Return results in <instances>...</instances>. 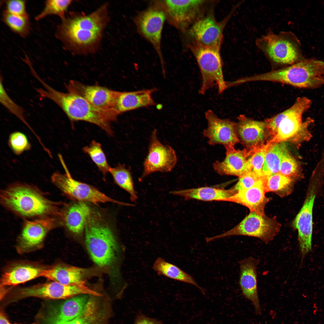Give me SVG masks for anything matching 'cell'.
I'll list each match as a JSON object with an SVG mask.
<instances>
[{
  "instance_id": "cell-24",
  "label": "cell",
  "mask_w": 324,
  "mask_h": 324,
  "mask_svg": "<svg viewBox=\"0 0 324 324\" xmlns=\"http://www.w3.org/2000/svg\"><path fill=\"white\" fill-rule=\"evenodd\" d=\"M156 88L132 92H118L114 110L119 116L129 111L156 105L152 94Z\"/></svg>"
},
{
  "instance_id": "cell-42",
  "label": "cell",
  "mask_w": 324,
  "mask_h": 324,
  "mask_svg": "<svg viewBox=\"0 0 324 324\" xmlns=\"http://www.w3.org/2000/svg\"><path fill=\"white\" fill-rule=\"evenodd\" d=\"M252 171L248 172L239 178L238 182L231 189L235 194L239 191L250 188L262 178Z\"/></svg>"
},
{
  "instance_id": "cell-44",
  "label": "cell",
  "mask_w": 324,
  "mask_h": 324,
  "mask_svg": "<svg viewBox=\"0 0 324 324\" xmlns=\"http://www.w3.org/2000/svg\"><path fill=\"white\" fill-rule=\"evenodd\" d=\"M0 324H12L6 318L5 316L1 312L0 314ZM30 324H36L34 323Z\"/></svg>"
},
{
  "instance_id": "cell-13",
  "label": "cell",
  "mask_w": 324,
  "mask_h": 324,
  "mask_svg": "<svg viewBox=\"0 0 324 324\" xmlns=\"http://www.w3.org/2000/svg\"><path fill=\"white\" fill-rule=\"evenodd\" d=\"M177 162L176 152L170 146L162 143L158 139L157 131L151 132L147 154L143 163V171L138 178L141 182L151 174L156 172H171Z\"/></svg>"
},
{
  "instance_id": "cell-28",
  "label": "cell",
  "mask_w": 324,
  "mask_h": 324,
  "mask_svg": "<svg viewBox=\"0 0 324 324\" xmlns=\"http://www.w3.org/2000/svg\"><path fill=\"white\" fill-rule=\"evenodd\" d=\"M45 269L30 264L14 266L2 274L0 280L1 286H14L43 276Z\"/></svg>"
},
{
  "instance_id": "cell-9",
  "label": "cell",
  "mask_w": 324,
  "mask_h": 324,
  "mask_svg": "<svg viewBox=\"0 0 324 324\" xmlns=\"http://www.w3.org/2000/svg\"><path fill=\"white\" fill-rule=\"evenodd\" d=\"M280 224L274 218L261 215L254 212L250 213L239 224L220 234L206 238L208 242L232 236H244L258 238L266 244L273 240L280 231Z\"/></svg>"
},
{
  "instance_id": "cell-20",
  "label": "cell",
  "mask_w": 324,
  "mask_h": 324,
  "mask_svg": "<svg viewBox=\"0 0 324 324\" xmlns=\"http://www.w3.org/2000/svg\"><path fill=\"white\" fill-rule=\"evenodd\" d=\"M260 260L253 257L244 258L239 262L240 266L239 284L243 296L250 301L257 315H260L262 310L259 298L257 268Z\"/></svg>"
},
{
  "instance_id": "cell-11",
  "label": "cell",
  "mask_w": 324,
  "mask_h": 324,
  "mask_svg": "<svg viewBox=\"0 0 324 324\" xmlns=\"http://www.w3.org/2000/svg\"><path fill=\"white\" fill-rule=\"evenodd\" d=\"M320 180L317 176L312 177L304 203L292 222L293 227L298 232L302 262L312 249L313 209Z\"/></svg>"
},
{
  "instance_id": "cell-21",
  "label": "cell",
  "mask_w": 324,
  "mask_h": 324,
  "mask_svg": "<svg viewBox=\"0 0 324 324\" xmlns=\"http://www.w3.org/2000/svg\"><path fill=\"white\" fill-rule=\"evenodd\" d=\"M226 157L222 161H216L213 165L214 170L221 175L234 176L240 178L249 172L248 158L251 155L250 150L245 148L236 150L234 147L225 148Z\"/></svg>"
},
{
  "instance_id": "cell-37",
  "label": "cell",
  "mask_w": 324,
  "mask_h": 324,
  "mask_svg": "<svg viewBox=\"0 0 324 324\" xmlns=\"http://www.w3.org/2000/svg\"><path fill=\"white\" fill-rule=\"evenodd\" d=\"M0 101L1 103L10 112L18 118L30 129L35 136L39 142H41V139L35 133L25 119L23 108L14 102L7 94L3 86V79L1 75L0 77Z\"/></svg>"
},
{
  "instance_id": "cell-8",
  "label": "cell",
  "mask_w": 324,
  "mask_h": 324,
  "mask_svg": "<svg viewBox=\"0 0 324 324\" xmlns=\"http://www.w3.org/2000/svg\"><path fill=\"white\" fill-rule=\"evenodd\" d=\"M59 157L66 173H55L51 177V180L53 184L65 194L80 201L95 204L111 202L121 206H130L129 203L114 200L95 187L74 179L68 170L62 156L60 155Z\"/></svg>"
},
{
  "instance_id": "cell-12",
  "label": "cell",
  "mask_w": 324,
  "mask_h": 324,
  "mask_svg": "<svg viewBox=\"0 0 324 324\" xmlns=\"http://www.w3.org/2000/svg\"><path fill=\"white\" fill-rule=\"evenodd\" d=\"M231 13L224 19L218 21L211 10L199 18L184 33L189 42L208 46H221L223 32L231 17Z\"/></svg>"
},
{
  "instance_id": "cell-34",
  "label": "cell",
  "mask_w": 324,
  "mask_h": 324,
  "mask_svg": "<svg viewBox=\"0 0 324 324\" xmlns=\"http://www.w3.org/2000/svg\"><path fill=\"white\" fill-rule=\"evenodd\" d=\"M1 20L11 31L22 38H26L31 33L29 16L14 14L3 10Z\"/></svg>"
},
{
  "instance_id": "cell-23",
  "label": "cell",
  "mask_w": 324,
  "mask_h": 324,
  "mask_svg": "<svg viewBox=\"0 0 324 324\" xmlns=\"http://www.w3.org/2000/svg\"><path fill=\"white\" fill-rule=\"evenodd\" d=\"M90 296L82 294L67 299L50 312L46 323L68 322L76 318L84 310Z\"/></svg>"
},
{
  "instance_id": "cell-3",
  "label": "cell",
  "mask_w": 324,
  "mask_h": 324,
  "mask_svg": "<svg viewBox=\"0 0 324 324\" xmlns=\"http://www.w3.org/2000/svg\"><path fill=\"white\" fill-rule=\"evenodd\" d=\"M311 101L306 97L298 98L294 104L284 111L265 120L271 144L289 141L300 144L309 140L312 136L308 130L313 120H302L303 113L310 107Z\"/></svg>"
},
{
  "instance_id": "cell-7",
  "label": "cell",
  "mask_w": 324,
  "mask_h": 324,
  "mask_svg": "<svg viewBox=\"0 0 324 324\" xmlns=\"http://www.w3.org/2000/svg\"><path fill=\"white\" fill-rule=\"evenodd\" d=\"M255 44L267 58L276 64L291 65L304 59L300 42L290 32L276 34L269 30L257 38Z\"/></svg>"
},
{
  "instance_id": "cell-18",
  "label": "cell",
  "mask_w": 324,
  "mask_h": 324,
  "mask_svg": "<svg viewBox=\"0 0 324 324\" xmlns=\"http://www.w3.org/2000/svg\"><path fill=\"white\" fill-rule=\"evenodd\" d=\"M65 87L67 91L81 96L97 108L115 111L119 91L99 86L86 85L74 80H70Z\"/></svg>"
},
{
  "instance_id": "cell-35",
  "label": "cell",
  "mask_w": 324,
  "mask_h": 324,
  "mask_svg": "<svg viewBox=\"0 0 324 324\" xmlns=\"http://www.w3.org/2000/svg\"><path fill=\"white\" fill-rule=\"evenodd\" d=\"M72 2L70 0H46L43 9L35 16V19L39 21L48 16L55 15L62 20L66 16L67 10Z\"/></svg>"
},
{
  "instance_id": "cell-41",
  "label": "cell",
  "mask_w": 324,
  "mask_h": 324,
  "mask_svg": "<svg viewBox=\"0 0 324 324\" xmlns=\"http://www.w3.org/2000/svg\"><path fill=\"white\" fill-rule=\"evenodd\" d=\"M3 6V10L14 14L29 16L26 9V1L25 0L1 1Z\"/></svg>"
},
{
  "instance_id": "cell-29",
  "label": "cell",
  "mask_w": 324,
  "mask_h": 324,
  "mask_svg": "<svg viewBox=\"0 0 324 324\" xmlns=\"http://www.w3.org/2000/svg\"><path fill=\"white\" fill-rule=\"evenodd\" d=\"M170 194L183 197L186 200L195 199L204 201H222L235 194L231 188L229 189L212 187H202L171 191Z\"/></svg>"
},
{
  "instance_id": "cell-14",
  "label": "cell",
  "mask_w": 324,
  "mask_h": 324,
  "mask_svg": "<svg viewBox=\"0 0 324 324\" xmlns=\"http://www.w3.org/2000/svg\"><path fill=\"white\" fill-rule=\"evenodd\" d=\"M166 15L161 2H154L136 17L135 23L139 33L153 46L162 67L164 61L161 47V35Z\"/></svg>"
},
{
  "instance_id": "cell-26",
  "label": "cell",
  "mask_w": 324,
  "mask_h": 324,
  "mask_svg": "<svg viewBox=\"0 0 324 324\" xmlns=\"http://www.w3.org/2000/svg\"><path fill=\"white\" fill-rule=\"evenodd\" d=\"M91 210L84 202H79L62 209V225L72 233L80 235L84 231Z\"/></svg>"
},
{
  "instance_id": "cell-4",
  "label": "cell",
  "mask_w": 324,
  "mask_h": 324,
  "mask_svg": "<svg viewBox=\"0 0 324 324\" xmlns=\"http://www.w3.org/2000/svg\"><path fill=\"white\" fill-rule=\"evenodd\" d=\"M1 201L8 209L25 217H60L62 209L31 186L15 183L3 190Z\"/></svg>"
},
{
  "instance_id": "cell-27",
  "label": "cell",
  "mask_w": 324,
  "mask_h": 324,
  "mask_svg": "<svg viewBox=\"0 0 324 324\" xmlns=\"http://www.w3.org/2000/svg\"><path fill=\"white\" fill-rule=\"evenodd\" d=\"M91 295L82 313L74 319L68 322L46 324H99L108 319L110 314L108 305L98 298Z\"/></svg>"
},
{
  "instance_id": "cell-5",
  "label": "cell",
  "mask_w": 324,
  "mask_h": 324,
  "mask_svg": "<svg viewBox=\"0 0 324 324\" xmlns=\"http://www.w3.org/2000/svg\"><path fill=\"white\" fill-rule=\"evenodd\" d=\"M85 243L93 261L102 267H108L115 261L118 244L110 227L98 211L91 210L84 231Z\"/></svg>"
},
{
  "instance_id": "cell-31",
  "label": "cell",
  "mask_w": 324,
  "mask_h": 324,
  "mask_svg": "<svg viewBox=\"0 0 324 324\" xmlns=\"http://www.w3.org/2000/svg\"><path fill=\"white\" fill-rule=\"evenodd\" d=\"M288 151L285 142L272 144L269 146L266 154L262 168L263 177L279 172L282 158Z\"/></svg>"
},
{
  "instance_id": "cell-1",
  "label": "cell",
  "mask_w": 324,
  "mask_h": 324,
  "mask_svg": "<svg viewBox=\"0 0 324 324\" xmlns=\"http://www.w3.org/2000/svg\"><path fill=\"white\" fill-rule=\"evenodd\" d=\"M61 20L55 34L64 48L77 54L93 53L99 48L109 22L108 4L88 14L70 12Z\"/></svg>"
},
{
  "instance_id": "cell-39",
  "label": "cell",
  "mask_w": 324,
  "mask_h": 324,
  "mask_svg": "<svg viewBox=\"0 0 324 324\" xmlns=\"http://www.w3.org/2000/svg\"><path fill=\"white\" fill-rule=\"evenodd\" d=\"M271 145L267 142L264 146L255 151L248 158L247 166L248 172H253L260 177H263L262 168L267 150Z\"/></svg>"
},
{
  "instance_id": "cell-38",
  "label": "cell",
  "mask_w": 324,
  "mask_h": 324,
  "mask_svg": "<svg viewBox=\"0 0 324 324\" xmlns=\"http://www.w3.org/2000/svg\"><path fill=\"white\" fill-rule=\"evenodd\" d=\"M279 172L294 180L302 176L300 166L289 151L284 156L282 160Z\"/></svg>"
},
{
  "instance_id": "cell-36",
  "label": "cell",
  "mask_w": 324,
  "mask_h": 324,
  "mask_svg": "<svg viewBox=\"0 0 324 324\" xmlns=\"http://www.w3.org/2000/svg\"><path fill=\"white\" fill-rule=\"evenodd\" d=\"M82 150L89 155L104 176L109 172L111 167L107 162L100 144L93 140L89 145L84 147Z\"/></svg>"
},
{
  "instance_id": "cell-25",
  "label": "cell",
  "mask_w": 324,
  "mask_h": 324,
  "mask_svg": "<svg viewBox=\"0 0 324 324\" xmlns=\"http://www.w3.org/2000/svg\"><path fill=\"white\" fill-rule=\"evenodd\" d=\"M93 272L91 268L59 264L46 269L43 276L53 281L69 284L86 281L93 275Z\"/></svg>"
},
{
  "instance_id": "cell-33",
  "label": "cell",
  "mask_w": 324,
  "mask_h": 324,
  "mask_svg": "<svg viewBox=\"0 0 324 324\" xmlns=\"http://www.w3.org/2000/svg\"><path fill=\"white\" fill-rule=\"evenodd\" d=\"M294 180L279 172L263 178L266 192H273L281 197H286L292 192Z\"/></svg>"
},
{
  "instance_id": "cell-17",
  "label": "cell",
  "mask_w": 324,
  "mask_h": 324,
  "mask_svg": "<svg viewBox=\"0 0 324 324\" xmlns=\"http://www.w3.org/2000/svg\"><path fill=\"white\" fill-rule=\"evenodd\" d=\"M205 115L208 126L203 134L208 139L209 145L221 144L226 148L234 147L239 142L235 130L236 122L229 119L220 118L211 110L207 111Z\"/></svg>"
},
{
  "instance_id": "cell-43",
  "label": "cell",
  "mask_w": 324,
  "mask_h": 324,
  "mask_svg": "<svg viewBox=\"0 0 324 324\" xmlns=\"http://www.w3.org/2000/svg\"><path fill=\"white\" fill-rule=\"evenodd\" d=\"M134 324H163V323L160 320L139 313L135 318Z\"/></svg>"
},
{
  "instance_id": "cell-16",
  "label": "cell",
  "mask_w": 324,
  "mask_h": 324,
  "mask_svg": "<svg viewBox=\"0 0 324 324\" xmlns=\"http://www.w3.org/2000/svg\"><path fill=\"white\" fill-rule=\"evenodd\" d=\"M61 221L51 217L26 220L18 240L17 249L20 253L31 251L40 247L48 232Z\"/></svg>"
},
{
  "instance_id": "cell-30",
  "label": "cell",
  "mask_w": 324,
  "mask_h": 324,
  "mask_svg": "<svg viewBox=\"0 0 324 324\" xmlns=\"http://www.w3.org/2000/svg\"><path fill=\"white\" fill-rule=\"evenodd\" d=\"M152 268L159 275L193 285L202 293H205L204 289L198 285L192 276L161 257L157 259L154 263Z\"/></svg>"
},
{
  "instance_id": "cell-19",
  "label": "cell",
  "mask_w": 324,
  "mask_h": 324,
  "mask_svg": "<svg viewBox=\"0 0 324 324\" xmlns=\"http://www.w3.org/2000/svg\"><path fill=\"white\" fill-rule=\"evenodd\" d=\"M235 130L237 137L245 148L255 151L264 146L269 136L265 121L252 120L244 115L237 118Z\"/></svg>"
},
{
  "instance_id": "cell-22",
  "label": "cell",
  "mask_w": 324,
  "mask_h": 324,
  "mask_svg": "<svg viewBox=\"0 0 324 324\" xmlns=\"http://www.w3.org/2000/svg\"><path fill=\"white\" fill-rule=\"evenodd\" d=\"M266 192L263 178L254 186L248 189L238 192L233 196L222 201L234 202L248 208L250 211L261 215H265V207L270 199L265 196Z\"/></svg>"
},
{
  "instance_id": "cell-15",
  "label": "cell",
  "mask_w": 324,
  "mask_h": 324,
  "mask_svg": "<svg viewBox=\"0 0 324 324\" xmlns=\"http://www.w3.org/2000/svg\"><path fill=\"white\" fill-rule=\"evenodd\" d=\"M169 22L184 33L205 12L206 0L160 1Z\"/></svg>"
},
{
  "instance_id": "cell-2",
  "label": "cell",
  "mask_w": 324,
  "mask_h": 324,
  "mask_svg": "<svg viewBox=\"0 0 324 324\" xmlns=\"http://www.w3.org/2000/svg\"><path fill=\"white\" fill-rule=\"evenodd\" d=\"M44 89L36 88L42 98L50 99L64 112L72 122L84 121L94 124L112 136L113 132L112 122L117 120L118 115L114 110H105L97 108L81 96L68 91L63 92L54 89L41 78L38 79Z\"/></svg>"
},
{
  "instance_id": "cell-45",
  "label": "cell",
  "mask_w": 324,
  "mask_h": 324,
  "mask_svg": "<svg viewBox=\"0 0 324 324\" xmlns=\"http://www.w3.org/2000/svg\"><path fill=\"white\" fill-rule=\"evenodd\" d=\"M107 320H105L102 321V322H100L99 324H107V322H108L107 321Z\"/></svg>"
},
{
  "instance_id": "cell-6",
  "label": "cell",
  "mask_w": 324,
  "mask_h": 324,
  "mask_svg": "<svg viewBox=\"0 0 324 324\" xmlns=\"http://www.w3.org/2000/svg\"><path fill=\"white\" fill-rule=\"evenodd\" d=\"M187 46L196 59L202 75L199 93L204 95L217 85L219 93L221 94L229 87V83L224 79L221 46H206L193 42H189Z\"/></svg>"
},
{
  "instance_id": "cell-10",
  "label": "cell",
  "mask_w": 324,
  "mask_h": 324,
  "mask_svg": "<svg viewBox=\"0 0 324 324\" xmlns=\"http://www.w3.org/2000/svg\"><path fill=\"white\" fill-rule=\"evenodd\" d=\"M85 281L69 284L53 281L20 288L14 292V300L30 297L66 299L82 294L97 295L98 292L87 286Z\"/></svg>"
},
{
  "instance_id": "cell-32",
  "label": "cell",
  "mask_w": 324,
  "mask_h": 324,
  "mask_svg": "<svg viewBox=\"0 0 324 324\" xmlns=\"http://www.w3.org/2000/svg\"><path fill=\"white\" fill-rule=\"evenodd\" d=\"M109 172L111 175L115 183L128 193L131 201L136 202L137 194L134 187L130 168L124 164H118L114 167H111Z\"/></svg>"
},
{
  "instance_id": "cell-40",
  "label": "cell",
  "mask_w": 324,
  "mask_h": 324,
  "mask_svg": "<svg viewBox=\"0 0 324 324\" xmlns=\"http://www.w3.org/2000/svg\"><path fill=\"white\" fill-rule=\"evenodd\" d=\"M8 144L14 153L20 155L24 151L29 150L31 147L26 135L20 132H15L10 135Z\"/></svg>"
}]
</instances>
